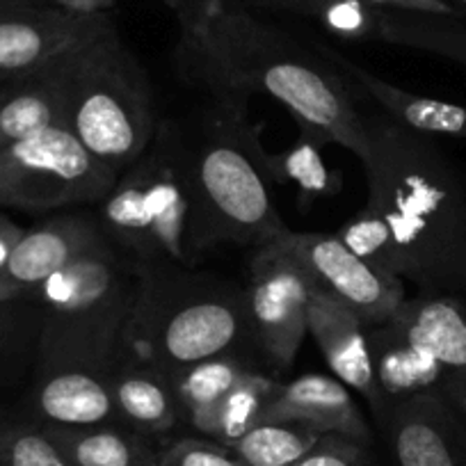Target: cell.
I'll list each match as a JSON object with an SVG mask.
<instances>
[{
  "label": "cell",
  "instance_id": "cell-1",
  "mask_svg": "<svg viewBox=\"0 0 466 466\" xmlns=\"http://www.w3.org/2000/svg\"><path fill=\"white\" fill-rule=\"evenodd\" d=\"M178 21L174 69L183 83L224 106L245 107L258 94L275 98L298 127L366 158V115L320 44L252 15L243 0H199Z\"/></svg>",
  "mask_w": 466,
  "mask_h": 466
},
{
  "label": "cell",
  "instance_id": "cell-2",
  "mask_svg": "<svg viewBox=\"0 0 466 466\" xmlns=\"http://www.w3.org/2000/svg\"><path fill=\"white\" fill-rule=\"evenodd\" d=\"M369 154L361 160L369 197L378 201L402 254V279L419 295H466V186L434 145L366 115Z\"/></svg>",
  "mask_w": 466,
  "mask_h": 466
},
{
  "label": "cell",
  "instance_id": "cell-3",
  "mask_svg": "<svg viewBox=\"0 0 466 466\" xmlns=\"http://www.w3.org/2000/svg\"><path fill=\"white\" fill-rule=\"evenodd\" d=\"M140 266L101 243L33 290L39 309L37 375L89 370L112 375L122 364Z\"/></svg>",
  "mask_w": 466,
  "mask_h": 466
},
{
  "label": "cell",
  "instance_id": "cell-4",
  "mask_svg": "<svg viewBox=\"0 0 466 466\" xmlns=\"http://www.w3.org/2000/svg\"><path fill=\"white\" fill-rule=\"evenodd\" d=\"M65 128L119 177L158 128L149 76L110 16L60 53Z\"/></svg>",
  "mask_w": 466,
  "mask_h": 466
},
{
  "label": "cell",
  "instance_id": "cell-5",
  "mask_svg": "<svg viewBox=\"0 0 466 466\" xmlns=\"http://www.w3.org/2000/svg\"><path fill=\"white\" fill-rule=\"evenodd\" d=\"M137 266L140 284L122 361L169 373L240 348L249 331L245 289L174 263Z\"/></svg>",
  "mask_w": 466,
  "mask_h": 466
},
{
  "label": "cell",
  "instance_id": "cell-6",
  "mask_svg": "<svg viewBox=\"0 0 466 466\" xmlns=\"http://www.w3.org/2000/svg\"><path fill=\"white\" fill-rule=\"evenodd\" d=\"M197 128L187 133L181 124L190 197L186 252L192 268L222 245L257 249L289 228L272 199L270 181L233 131L231 107L210 101Z\"/></svg>",
  "mask_w": 466,
  "mask_h": 466
},
{
  "label": "cell",
  "instance_id": "cell-7",
  "mask_svg": "<svg viewBox=\"0 0 466 466\" xmlns=\"http://www.w3.org/2000/svg\"><path fill=\"white\" fill-rule=\"evenodd\" d=\"M107 240L142 266L192 268L186 252L190 197L181 124L158 122L149 149L96 204Z\"/></svg>",
  "mask_w": 466,
  "mask_h": 466
},
{
  "label": "cell",
  "instance_id": "cell-8",
  "mask_svg": "<svg viewBox=\"0 0 466 466\" xmlns=\"http://www.w3.org/2000/svg\"><path fill=\"white\" fill-rule=\"evenodd\" d=\"M115 181L116 174L65 127L0 149V208L53 213L96 206Z\"/></svg>",
  "mask_w": 466,
  "mask_h": 466
},
{
  "label": "cell",
  "instance_id": "cell-9",
  "mask_svg": "<svg viewBox=\"0 0 466 466\" xmlns=\"http://www.w3.org/2000/svg\"><path fill=\"white\" fill-rule=\"evenodd\" d=\"M254 252L245 289L249 334L263 360L277 373H286L293 369L307 336L309 298L316 281L279 236Z\"/></svg>",
  "mask_w": 466,
  "mask_h": 466
},
{
  "label": "cell",
  "instance_id": "cell-10",
  "mask_svg": "<svg viewBox=\"0 0 466 466\" xmlns=\"http://www.w3.org/2000/svg\"><path fill=\"white\" fill-rule=\"evenodd\" d=\"M279 240L320 289L329 290L361 318L366 329L391 320L407 299L405 279L361 261L334 233L286 228Z\"/></svg>",
  "mask_w": 466,
  "mask_h": 466
},
{
  "label": "cell",
  "instance_id": "cell-11",
  "mask_svg": "<svg viewBox=\"0 0 466 466\" xmlns=\"http://www.w3.org/2000/svg\"><path fill=\"white\" fill-rule=\"evenodd\" d=\"M378 423L396 466H466V419L441 393L391 402Z\"/></svg>",
  "mask_w": 466,
  "mask_h": 466
},
{
  "label": "cell",
  "instance_id": "cell-12",
  "mask_svg": "<svg viewBox=\"0 0 466 466\" xmlns=\"http://www.w3.org/2000/svg\"><path fill=\"white\" fill-rule=\"evenodd\" d=\"M106 15H71L42 0H0V74H28L87 35Z\"/></svg>",
  "mask_w": 466,
  "mask_h": 466
},
{
  "label": "cell",
  "instance_id": "cell-13",
  "mask_svg": "<svg viewBox=\"0 0 466 466\" xmlns=\"http://www.w3.org/2000/svg\"><path fill=\"white\" fill-rule=\"evenodd\" d=\"M261 423H295L318 434H340L370 446L373 432L345 387L334 375L307 373L272 387Z\"/></svg>",
  "mask_w": 466,
  "mask_h": 466
},
{
  "label": "cell",
  "instance_id": "cell-14",
  "mask_svg": "<svg viewBox=\"0 0 466 466\" xmlns=\"http://www.w3.org/2000/svg\"><path fill=\"white\" fill-rule=\"evenodd\" d=\"M307 331L316 340L331 375L360 393L378 419L382 414V396L375 382L366 325L361 318L336 295L316 284L309 298Z\"/></svg>",
  "mask_w": 466,
  "mask_h": 466
},
{
  "label": "cell",
  "instance_id": "cell-15",
  "mask_svg": "<svg viewBox=\"0 0 466 466\" xmlns=\"http://www.w3.org/2000/svg\"><path fill=\"white\" fill-rule=\"evenodd\" d=\"M106 240L96 210H65L24 231L0 275L28 290L33 298V290L42 281L69 268Z\"/></svg>",
  "mask_w": 466,
  "mask_h": 466
},
{
  "label": "cell",
  "instance_id": "cell-16",
  "mask_svg": "<svg viewBox=\"0 0 466 466\" xmlns=\"http://www.w3.org/2000/svg\"><path fill=\"white\" fill-rule=\"evenodd\" d=\"M430 350L443 375V398L466 419V299L416 295L396 313Z\"/></svg>",
  "mask_w": 466,
  "mask_h": 466
},
{
  "label": "cell",
  "instance_id": "cell-17",
  "mask_svg": "<svg viewBox=\"0 0 466 466\" xmlns=\"http://www.w3.org/2000/svg\"><path fill=\"white\" fill-rule=\"evenodd\" d=\"M320 48L339 66L340 74L350 80L355 92L370 98L380 107V112L389 116L393 124L425 137H460V140H466V106L407 92V89L396 87L389 80L375 76L366 66L352 62L343 53L334 51L325 44H320Z\"/></svg>",
  "mask_w": 466,
  "mask_h": 466
},
{
  "label": "cell",
  "instance_id": "cell-18",
  "mask_svg": "<svg viewBox=\"0 0 466 466\" xmlns=\"http://www.w3.org/2000/svg\"><path fill=\"white\" fill-rule=\"evenodd\" d=\"M366 339L375 382L382 396V411L391 402L416 393L437 391L443 396V375L437 360L400 318L393 316L382 325L369 327Z\"/></svg>",
  "mask_w": 466,
  "mask_h": 466
},
{
  "label": "cell",
  "instance_id": "cell-19",
  "mask_svg": "<svg viewBox=\"0 0 466 466\" xmlns=\"http://www.w3.org/2000/svg\"><path fill=\"white\" fill-rule=\"evenodd\" d=\"M231 107L233 131L268 181L290 183V186L298 187L302 206H311V201H316L318 197L334 195L339 190V178L327 169L320 154L322 147L329 145L325 137L318 136L311 128L298 127V145L290 147L289 151H281V154H268L261 145V137H258V128L252 127L245 116V107Z\"/></svg>",
  "mask_w": 466,
  "mask_h": 466
},
{
  "label": "cell",
  "instance_id": "cell-20",
  "mask_svg": "<svg viewBox=\"0 0 466 466\" xmlns=\"http://www.w3.org/2000/svg\"><path fill=\"white\" fill-rule=\"evenodd\" d=\"M53 127H65L60 56L0 85V149Z\"/></svg>",
  "mask_w": 466,
  "mask_h": 466
},
{
  "label": "cell",
  "instance_id": "cell-21",
  "mask_svg": "<svg viewBox=\"0 0 466 466\" xmlns=\"http://www.w3.org/2000/svg\"><path fill=\"white\" fill-rule=\"evenodd\" d=\"M30 405L37 423L69 428L119 423L112 400L110 375L89 370H56L37 375Z\"/></svg>",
  "mask_w": 466,
  "mask_h": 466
},
{
  "label": "cell",
  "instance_id": "cell-22",
  "mask_svg": "<svg viewBox=\"0 0 466 466\" xmlns=\"http://www.w3.org/2000/svg\"><path fill=\"white\" fill-rule=\"evenodd\" d=\"M119 423L145 437L165 434L181 423V410L167 375L151 366L122 361L110 375Z\"/></svg>",
  "mask_w": 466,
  "mask_h": 466
},
{
  "label": "cell",
  "instance_id": "cell-23",
  "mask_svg": "<svg viewBox=\"0 0 466 466\" xmlns=\"http://www.w3.org/2000/svg\"><path fill=\"white\" fill-rule=\"evenodd\" d=\"M69 466H149L156 448L145 434L124 423L46 425L39 423Z\"/></svg>",
  "mask_w": 466,
  "mask_h": 466
},
{
  "label": "cell",
  "instance_id": "cell-24",
  "mask_svg": "<svg viewBox=\"0 0 466 466\" xmlns=\"http://www.w3.org/2000/svg\"><path fill=\"white\" fill-rule=\"evenodd\" d=\"M275 382L277 380H272L270 375H263L261 370L254 369L243 382L224 393L219 400L192 414L187 423L206 439L231 446L233 441H238L243 434L261 423L263 410H266Z\"/></svg>",
  "mask_w": 466,
  "mask_h": 466
},
{
  "label": "cell",
  "instance_id": "cell-25",
  "mask_svg": "<svg viewBox=\"0 0 466 466\" xmlns=\"http://www.w3.org/2000/svg\"><path fill=\"white\" fill-rule=\"evenodd\" d=\"M254 369L257 366L249 360V355H245L240 348H233L195 361V364L174 369L165 375L181 410V420H187L192 414L206 410L224 393L231 391L236 384L243 382Z\"/></svg>",
  "mask_w": 466,
  "mask_h": 466
},
{
  "label": "cell",
  "instance_id": "cell-26",
  "mask_svg": "<svg viewBox=\"0 0 466 466\" xmlns=\"http://www.w3.org/2000/svg\"><path fill=\"white\" fill-rule=\"evenodd\" d=\"M380 42L434 53L466 66V19L380 10Z\"/></svg>",
  "mask_w": 466,
  "mask_h": 466
},
{
  "label": "cell",
  "instance_id": "cell-27",
  "mask_svg": "<svg viewBox=\"0 0 466 466\" xmlns=\"http://www.w3.org/2000/svg\"><path fill=\"white\" fill-rule=\"evenodd\" d=\"M334 236L361 261L402 279V254L393 238L391 227L375 199L369 197L366 204Z\"/></svg>",
  "mask_w": 466,
  "mask_h": 466
},
{
  "label": "cell",
  "instance_id": "cell-28",
  "mask_svg": "<svg viewBox=\"0 0 466 466\" xmlns=\"http://www.w3.org/2000/svg\"><path fill=\"white\" fill-rule=\"evenodd\" d=\"M322 434L295 423H258L233 441V452L248 466H293Z\"/></svg>",
  "mask_w": 466,
  "mask_h": 466
},
{
  "label": "cell",
  "instance_id": "cell-29",
  "mask_svg": "<svg viewBox=\"0 0 466 466\" xmlns=\"http://www.w3.org/2000/svg\"><path fill=\"white\" fill-rule=\"evenodd\" d=\"M0 466H69L39 423L0 419Z\"/></svg>",
  "mask_w": 466,
  "mask_h": 466
},
{
  "label": "cell",
  "instance_id": "cell-30",
  "mask_svg": "<svg viewBox=\"0 0 466 466\" xmlns=\"http://www.w3.org/2000/svg\"><path fill=\"white\" fill-rule=\"evenodd\" d=\"M316 24L343 42H380V10L366 0H329Z\"/></svg>",
  "mask_w": 466,
  "mask_h": 466
},
{
  "label": "cell",
  "instance_id": "cell-31",
  "mask_svg": "<svg viewBox=\"0 0 466 466\" xmlns=\"http://www.w3.org/2000/svg\"><path fill=\"white\" fill-rule=\"evenodd\" d=\"M149 466H248L231 446L213 439L183 437L165 443L154 452Z\"/></svg>",
  "mask_w": 466,
  "mask_h": 466
},
{
  "label": "cell",
  "instance_id": "cell-32",
  "mask_svg": "<svg viewBox=\"0 0 466 466\" xmlns=\"http://www.w3.org/2000/svg\"><path fill=\"white\" fill-rule=\"evenodd\" d=\"M293 466H382L366 443L340 434H322L316 446Z\"/></svg>",
  "mask_w": 466,
  "mask_h": 466
},
{
  "label": "cell",
  "instance_id": "cell-33",
  "mask_svg": "<svg viewBox=\"0 0 466 466\" xmlns=\"http://www.w3.org/2000/svg\"><path fill=\"white\" fill-rule=\"evenodd\" d=\"M369 5L382 12H407V15H437V16H461L466 12L451 5L448 0H366Z\"/></svg>",
  "mask_w": 466,
  "mask_h": 466
},
{
  "label": "cell",
  "instance_id": "cell-34",
  "mask_svg": "<svg viewBox=\"0 0 466 466\" xmlns=\"http://www.w3.org/2000/svg\"><path fill=\"white\" fill-rule=\"evenodd\" d=\"M245 5H257L266 7V10H277L286 12V15H298L304 19H318V15L322 12V7L329 3V0H243Z\"/></svg>",
  "mask_w": 466,
  "mask_h": 466
},
{
  "label": "cell",
  "instance_id": "cell-35",
  "mask_svg": "<svg viewBox=\"0 0 466 466\" xmlns=\"http://www.w3.org/2000/svg\"><path fill=\"white\" fill-rule=\"evenodd\" d=\"M25 228H21L10 215H5L0 210V272L5 270L7 261H10L12 252H15L16 243L21 240Z\"/></svg>",
  "mask_w": 466,
  "mask_h": 466
},
{
  "label": "cell",
  "instance_id": "cell-36",
  "mask_svg": "<svg viewBox=\"0 0 466 466\" xmlns=\"http://www.w3.org/2000/svg\"><path fill=\"white\" fill-rule=\"evenodd\" d=\"M46 5L57 7V10L71 12V15H107L115 0H42Z\"/></svg>",
  "mask_w": 466,
  "mask_h": 466
},
{
  "label": "cell",
  "instance_id": "cell-37",
  "mask_svg": "<svg viewBox=\"0 0 466 466\" xmlns=\"http://www.w3.org/2000/svg\"><path fill=\"white\" fill-rule=\"evenodd\" d=\"M33 307V298L25 299H15V302L0 304V343H5L7 336L15 331L16 320H19L21 313H25Z\"/></svg>",
  "mask_w": 466,
  "mask_h": 466
},
{
  "label": "cell",
  "instance_id": "cell-38",
  "mask_svg": "<svg viewBox=\"0 0 466 466\" xmlns=\"http://www.w3.org/2000/svg\"><path fill=\"white\" fill-rule=\"evenodd\" d=\"M25 298H30L28 290L21 289V286H16L15 281L5 279V277L0 275V304L15 302V299H25Z\"/></svg>",
  "mask_w": 466,
  "mask_h": 466
},
{
  "label": "cell",
  "instance_id": "cell-39",
  "mask_svg": "<svg viewBox=\"0 0 466 466\" xmlns=\"http://www.w3.org/2000/svg\"><path fill=\"white\" fill-rule=\"evenodd\" d=\"M167 3L174 7V10L178 12V19H181V16H186V15H190V12L195 10V7H192L187 0H167Z\"/></svg>",
  "mask_w": 466,
  "mask_h": 466
},
{
  "label": "cell",
  "instance_id": "cell-40",
  "mask_svg": "<svg viewBox=\"0 0 466 466\" xmlns=\"http://www.w3.org/2000/svg\"><path fill=\"white\" fill-rule=\"evenodd\" d=\"M448 3H451V5H455V7H460L461 12H466V0H448Z\"/></svg>",
  "mask_w": 466,
  "mask_h": 466
},
{
  "label": "cell",
  "instance_id": "cell-41",
  "mask_svg": "<svg viewBox=\"0 0 466 466\" xmlns=\"http://www.w3.org/2000/svg\"><path fill=\"white\" fill-rule=\"evenodd\" d=\"M5 78H7V76H5V74H0V85L5 83Z\"/></svg>",
  "mask_w": 466,
  "mask_h": 466
}]
</instances>
